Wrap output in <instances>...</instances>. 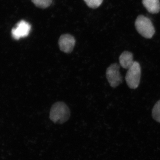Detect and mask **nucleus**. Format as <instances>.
Segmentation results:
<instances>
[{
	"label": "nucleus",
	"instance_id": "nucleus-2",
	"mask_svg": "<svg viewBox=\"0 0 160 160\" xmlns=\"http://www.w3.org/2000/svg\"><path fill=\"white\" fill-rule=\"evenodd\" d=\"M135 26L138 32L146 38H151L155 32L151 20L144 16H138L136 20Z\"/></svg>",
	"mask_w": 160,
	"mask_h": 160
},
{
	"label": "nucleus",
	"instance_id": "nucleus-3",
	"mask_svg": "<svg viewBox=\"0 0 160 160\" xmlns=\"http://www.w3.org/2000/svg\"><path fill=\"white\" fill-rule=\"evenodd\" d=\"M141 76V67L139 63L135 62L132 66L128 69L126 76V81L129 88L136 89L139 85Z\"/></svg>",
	"mask_w": 160,
	"mask_h": 160
},
{
	"label": "nucleus",
	"instance_id": "nucleus-11",
	"mask_svg": "<svg viewBox=\"0 0 160 160\" xmlns=\"http://www.w3.org/2000/svg\"><path fill=\"white\" fill-rule=\"evenodd\" d=\"M87 5L90 8L96 9L101 6L103 0H84Z\"/></svg>",
	"mask_w": 160,
	"mask_h": 160
},
{
	"label": "nucleus",
	"instance_id": "nucleus-10",
	"mask_svg": "<svg viewBox=\"0 0 160 160\" xmlns=\"http://www.w3.org/2000/svg\"><path fill=\"white\" fill-rule=\"evenodd\" d=\"M152 116L155 121L160 123V100L155 104L152 110Z\"/></svg>",
	"mask_w": 160,
	"mask_h": 160
},
{
	"label": "nucleus",
	"instance_id": "nucleus-8",
	"mask_svg": "<svg viewBox=\"0 0 160 160\" xmlns=\"http://www.w3.org/2000/svg\"><path fill=\"white\" fill-rule=\"evenodd\" d=\"M142 4L150 13L155 14L160 11L159 0H142Z\"/></svg>",
	"mask_w": 160,
	"mask_h": 160
},
{
	"label": "nucleus",
	"instance_id": "nucleus-4",
	"mask_svg": "<svg viewBox=\"0 0 160 160\" xmlns=\"http://www.w3.org/2000/svg\"><path fill=\"white\" fill-rule=\"evenodd\" d=\"M119 70L120 66L117 63L111 64L106 69V78L112 88H116L122 82V77Z\"/></svg>",
	"mask_w": 160,
	"mask_h": 160
},
{
	"label": "nucleus",
	"instance_id": "nucleus-6",
	"mask_svg": "<svg viewBox=\"0 0 160 160\" xmlns=\"http://www.w3.org/2000/svg\"><path fill=\"white\" fill-rule=\"evenodd\" d=\"M31 25L24 20L20 21L17 24L16 27L12 30V38L15 40H19L21 38H26L29 35L31 30Z\"/></svg>",
	"mask_w": 160,
	"mask_h": 160
},
{
	"label": "nucleus",
	"instance_id": "nucleus-5",
	"mask_svg": "<svg viewBox=\"0 0 160 160\" xmlns=\"http://www.w3.org/2000/svg\"><path fill=\"white\" fill-rule=\"evenodd\" d=\"M74 37L69 34H64L60 36L58 40L59 47L61 51L66 53L72 52L75 46Z\"/></svg>",
	"mask_w": 160,
	"mask_h": 160
},
{
	"label": "nucleus",
	"instance_id": "nucleus-1",
	"mask_svg": "<svg viewBox=\"0 0 160 160\" xmlns=\"http://www.w3.org/2000/svg\"><path fill=\"white\" fill-rule=\"evenodd\" d=\"M70 117V109L64 102H57L52 106L49 112V118L53 122L63 124L68 121Z\"/></svg>",
	"mask_w": 160,
	"mask_h": 160
},
{
	"label": "nucleus",
	"instance_id": "nucleus-9",
	"mask_svg": "<svg viewBox=\"0 0 160 160\" xmlns=\"http://www.w3.org/2000/svg\"><path fill=\"white\" fill-rule=\"evenodd\" d=\"M52 0H32V2L38 8L45 9L51 5Z\"/></svg>",
	"mask_w": 160,
	"mask_h": 160
},
{
	"label": "nucleus",
	"instance_id": "nucleus-7",
	"mask_svg": "<svg viewBox=\"0 0 160 160\" xmlns=\"http://www.w3.org/2000/svg\"><path fill=\"white\" fill-rule=\"evenodd\" d=\"M121 66L125 69H129L134 64L133 54L129 51H124L119 58Z\"/></svg>",
	"mask_w": 160,
	"mask_h": 160
}]
</instances>
